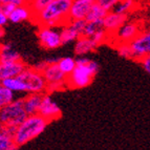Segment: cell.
<instances>
[{
	"mask_svg": "<svg viewBox=\"0 0 150 150\" xmlns=\"http://www.w3.org/2000/svg\"><path fill=\"white\" fill-rule=\"evenodd\" d=\"M19 148L16 144L15 139L4 134H0V149L1 150H14Z\"/></svg>",
	"mask_w": 150,
	"mask_h": 150,
	"instance_id": "4316f807",
	"label": "cell"
},
{
	"mask_svg": "<svg viewBox=\"0 0 150 150\" xmlns=\"http://www.w3.org/2000/svg\"><path fill=\"white\" fill-rule=\"evenodd\" d=\"M26 86V93H45L47 91V82L42 71L35 67H28L18 76Z\"/></svg>",
	"mask_w": 150,
	"mask_h": 150,
	"instance_id": "5b68a950",
	"label": "cell"
},
{
	"mask_svg": "<svg viewBox=\"0 0 150 150\" xmlns=\"http://www.w3.org/2000/svg\"><path fill=\"white\" fill-rule=\"evenodd\" d=\"M28 1H30V0H28Z\"/></svg>",
	"mask_w": 150,
	"mask_h": 150,
	"instance_id": "e575fe53",
	"label": "cell"
},
{
	"mask_svg": "<svg viewBox=\"0 0 150 150\" xmlns=\"http://www.w3.org/2000/svg\"><path fill=\"white\" fill-rule=\"evenodd\" d=\"M48 124L50 122L43 118L40 113L28 115V118L17 127L15 135L16 144L19 147L28 144V142L37 138L38 135H40Z\"/></svg>",
	"mask_w": 150,
	"mask_h": 150,
	"instance_id": "7a4b0ae2",
	"label": "cell"
},
{
	"mask_svg": "<svg viewBox=\"0 0 150 150\" xmlns=\"http://www.w3.org/2000/svg\"><path fill=\"white\" fill-rule=\"evenodd\" d=\"M28 113L24 108V98L17 99L8 105L1 107L0 122L3 125L18 126L28 118Z\"/></svg>",
	"mask_w": 150,
	"mask_h": 150,
	"instance_id": "277c9868",
	"label": "cell"
},
{
	"mask_svg": "<svg viewBox=\"0 0 150 150\" xmlns=\"http://www.w3.org/2000/svg\"><path fill=\"white\" fill-rule=\"evenodd\" d=\"M1 85L10 88L15 93H26V86L24 82L18 77L5 78L1 80Z\"/></svg>",
	"mask_w": 150,
	"mask_h": 150,
	"instance_id": "d6986e66",
	"label": "cell"
},
{
	"mask_svg": "<svg viewBox=\"0 0 150 150\" xmlns=\"http://www.w3.org/2000/svg\"><path fill=\"white\" fill-rule=\"evenodd\" d=\"M59 67L61 68L63 73L66 76H68L69 74H71L74 71V69L77 66V61L71 57H65V58H61L59 62H58Z\"/></svg>",
	"mask_w": 150,
	"mask_h": 150,
	"instance_id": "7402d4cb",
	"label": "cell"
},
{
	"mask_svg": "<svg viewBox=\"0 0 150 150\" xmlns=\"http://www.w3.org/2000/svg\"><path fill=\"white\" fill-rule=\"evenodd\" d=\"M121 0H97V2L99 4H101L103 8L107 10L108 12L112 11L115 8V5L120 2Z\"/></svg>",
	"mask_w": 150,
	"mask_h": 150,
	"instance_id": "f1b7e54d",
	"label": "cell"
},
{
	"mask_svg": "<svg viewBox=\"0 0 150 150\" xmlns=\"http://www.w3.org/2000/svg\"><path fill=\"white\" fill-rule=\"evenodd\" d=\"M44 93H30L24 98V108L28 115L39 113Z\"/></svg>",
	"mask_w": 150,
	"mask_h": 150,
	"instance_id": "2e32d148",
	"label": "cell"
},
{
	"mask_svg": "<svg viewBox=\"0 0 150 150\" xmlns=\"http://www.w3.org/2000/svg\"><path fill=\"white\" fill-rule=\"evenodd\" d=\"M139 62L142 64L143 68H144V69L150 75V54H147V55L143 56L140 60H139Z\"/></svg>",
	"mask_w": 150,
	"mask_h": 150,
	"instance_id": "4dcf8cb0",
	"label": "cell"
},
{
	"mask_svg": "<svg viewBox=\"0 0 150 150\" xmlns=\"http://www.w3.org/2000/svg\"><path fill=\"white\" fill-rule=\"evenodd\" d=\"M26 68L23 61H14V62H2L0 64V79L18 77Z\"/></svg>",
	"mask_w": 150,
	"mask_h": 150,
	"instance_id": "4fadbf2b",
	"label": "cell"
},
{
	"mask_svg": "<svg viewBox=\"0 0 150 150\" xmlns=\"http://www.w3.org/2000/svg\"><path fill=\"white\" fill-rule=\"evenodd\" d=\"M132 46L134 58L133 60L139 61L143 56L150 54V28L142 32L130 42Z\"/></svg>",
	"mask_w": 150,
	"mask_h": 150,
	"instance_id": "9c48e42d",
	"label": "cell"
},
{
	"mask_svg": "<svg viewBox=\"0 0 150 150\" xmlns=\"http://www.w3.org/2000/svg\"><path fill=\"white\" fill-rule=\"evenodd\" d=\"M17 6L16 4H14V3H11V2H8V3H1V8H0V12L4 13V14H6L8 16L11 15V13L13 12V11L15 10V8Z\"/></svg>",
	"mask_w": 150,
	"mask_h": 150,
	"instance_id": "f546056e",
	"label": "cell"
},
{
	"mask_svg": "<svg viewBox=\"0 0 150 150\" xmlns=\"http://www.w3.org/2000/svg\"><path fill=\"white\" fill-rule=\"evenodd\" d=\"M142 32L138 22H125L110 37L113 38L115 44L122 42H131Z\"/></svg>",
	"mask_w": 150,
	"mask_h": 150,
	"instance_id": "ba28073f",
	"label": "cell"
},
{
	"mask_svg": "<svg viewBox=\"0 0 150 150\" xmlns=\"http://www.w3.org/2000/svg\"><path fill=\"white\" fill-rule=\"evenodd\" d=\"M53 0H30L28 4H30V8L33 12V17L36 15H38L41 11L44 10Z\"/></svg>",
	"mask_w": 150,
	"mask_h": 150,
	"instance_id": "484cf974",
	"label": "cell"
},
{
	"mask_svg": "<svg viewBox=\"0 0 150 150\" xmlns=\"http://www.w3.org/2000/svg\"><path fill=\"white\" fill-rule=\"evenodd\" d=\"M39 43L45 50H55L62 45L60 30L48 25H39L37 32Z\"/></svg>",
	"mask_w": 150,
	"mask_h": 150,
	"instance_id": "52a82bcc",
	"label": "cell"
},
{
	"mask_svg": "<svg viewBox=\"0 0 150 150\" xmlns=\"http://www.w3.org/2000/svg\"><path fill=\"white\" fill-rule=\"evenodd\" d=\"M39 113L42 115L43 118H45L48 122L58 120L61 117V109L58 106V104L52 99L47 93H45L43 95V100L41 103L40 109H39Z\"/></svg>",
	"mask_w": 150,
	"mask_h": 150,
	"instance_id": "30bf717a",
	"label": "cell"
},
{
	"mask_svg": "<svg viewBox=\"0 0 150 150\" xmlns=\"http://www.w3.org/2000/svg\"><path fill=\"white\" fill-rule=\"evenodd\" d=\"M1 3H14L16 5H21V4H24V3H28V0H0Z\"/></svg>",
	"mask_w": 150,
	"mask_h": 150,
	"instance_id": "d6a6232c",
	"label": "cell"
},
{
	"mask_svg": "<svg viewBox=\"0 0 150 150\" xmlns=\"http://www.w3.org/2000/svg\"><path fill=\"white\" fill-rule=\"evenodd\" d=\"M8 21H10L8 16L6 15V14H4V13L0 12V25H1V28L4 26V25L8 23Z\"/></svg>",
	"mask_w": 150,
	"mask_h": 150,
	"instance_id": "1f68e13d",
	"label": "cell"
},
{
	"mask_svg": "<svg viewBox=\"0 0 150 150\" xmlns=\"http://www.w3.org/2000/svg\"><path fill=\"white\" fill-rule=\"evenodd\" d=\"M96 1H97V0H96Z\"/></svg>",
	"mask_w": 150,
	"mask_h": 150,
	"instance_id": "d590c367",
	"label": "cell"
},
{
	"mask_svg": "<svg viewBox=\"0 0 150 150\" xmlns=\"http://www.w3.org/2000/svg\"><path fill=\"white\" fill-rule=\"evenodd\" d=\"M115 47L120 56L127 59H133L134 58V53H133L132 46L130 44V42H122L115 44Z\"/></svg>",
	"mask_w": 150,
	"mask_h": 150,
	"instance_id": "cb8c5ba5",
	"label": "cell"
},
{
	"mask_svg": "<svg viewBox=\"0 0 150 150\" xmlns=\"http://www.w3.org/2000/svg\"><path fill=\"white\" fill-rule=\"evenodd\" d=\"M125 22H127V14H121L115 11H110L104 18V28L109 34L110 37Z\"/></svg>",
	"mask_w": 150,
	"mask_h": 150,
	"instance_id": "7c38bea8",
	"label": "cell"
},
{
	"mask_svg": "<svg viewBox=\"0 0 150 150\" xmlns=\"http://www.w3.org/2000/svg\"><path fill=\"white\" fill-rule=\"evenodd\" d=\"M96 0H73L69 11V21L85 19Z\"/></svg>",
	"mask_w": 150,
	"mask_h": 150,
	"instance_id": "8fae6325",
	"label": "cell"
},
{
	"mask_svg": "<svg viewBox=\"0 0 150 150\" xmlns=\"http://www.w3.org/2000/svg\"><path fill=\"white\" fill-rule=\"evenodd\" d=\"M73 0H53L32 20L38 25L61 28L69 22V11Z\"/></svg>",
	"mask_w": 150,
	"mask_h": 150,
	"instance_id": "6da1fadb",
	"label": "cell"
},
{
	"mask_svg": "<svg viewBox=\"0 0 150 150\" xmlns=\"http://www.w3.org/2000/svg\"><path fill=\"white\" fill-rule=\"evenodd\" d=\"M15 100V91L3 85L0 86V106L1 107L8 105Z\"/></svg>",
	"mask_w": 150,
	"mask_h": 150,
	"instance_id": "603a6c76",
	"label": "cell"
},
{
	"mask_svg": "<svg viewBox=\"0 0 150 150\" xmlns=\"http://www.w3.org/2000/svg\"><path fill=\"white\" fill-rule=\"evenodd\" d=\"M135 0H121L112 11L121 14H128L130 11H132L135 6Z\"/></svg>",
	"mask_w": 150,
	"mask_h": 150,
	"instance_id": "d4e9b609",
	"label": "cell"
},
{
	"mask_svg": "<svg viewBox=\"0 0 150 150\" xmlns=\"http://www.w3.org/2000/svg\"><path fill=\"white\" fill-rule=\"evenodd\" d=\"M47 65H48L47 61H43V62H41V63H38V64L35 66V68H36V69H38V70H40V71H43V70H44V68L46 67Z\"/></svg>",
	"mask_w": 150,
	"mask_h": 150,
	"instance_id": "836d02e7",
	"label": "cell"
},
{
	"mask_svg": "<svg viewBox=\"0 0 150 150\" xmlns=\"http://www.w3.org/2000/svg\"><path fill=\"white\" fill-rule=\"evenodd\" d=\"M42 73L45 77V80L47 82V91H46L47 93L67 88V86H66L67 76L61 70L58 63L48 64Z\"/></svg>",
	"mask_w": 150,
	"mask_h": 150,
	"instance_id": "8992f818",
	"label": "cell"
},
{
	"mask_svg": "<svg viewBox=\"0 0 150 150\" xmlns=\"http://www.w3.org/2000/svg\"><path fill=\"white\" fill-rule=\"evenodd\" d=\"M108 11L105 10L102 5L96 1L95 4L93 5L91 10L89 11L88 15L86 16L85 20L86 21H93V20H100V19H104L105 16L107 15Z\"/></svg>",
	"mask_w": 150,
	"mask_h": 150,
	"instance_id": "ffe728a7",
	"label": "cell"
},
{
	"mask_svg": "<svg viewBox=\"0 0 150 150\" xmlns=\"http://www.w3.org/2000/svg\"><path fill=\"white\" fill-rule=\"evenodd\" d=\"M104 28V19H100V20H93V21H87L83 32V36L86 37H91L95 35L98 30Z\"/></svg>",
	"mask_w": 150,
	"mask_h": 150,
	"instance_id": "44dd1931",
	"label": "cell"
},
{
	"mask_svg": "<svg viewBox=\"0 0 150 150\" xmlns=\"http://www.w3.org/2000/svg\"><path fill=\"white\" fill-rule=\"evenodd\" d=\"M0 59L2 62H14V61L21 60V57L18 52H16L13 48L12 44L10 43H4L1 46V54H0Z\"/></svg>",
	"mask_w": 150,
	"mask_h": 150,
	"instance_id": "ac0fdd59",
	"label": "cell"
},
{
	"mask_svg": "<svg viewBox=\"0 0 150 150\" xmlns=\"http://www.w3.org/2000/svg\"><path fill=\"white\" fill-rule=\"evenodd\" d=\"M60 33L61 38H62V44H67V43L76 41L78 38L83 35L82 32L78 28H76V25L71 21L61 26Z\"/></svg>",
	"mask_w": 150,
	"mask_h": 150,
	"instance_id": "9a60e30c",
	"label": "cell"
},
{
	"mask_svg": "<svg viewBox=\"0 0 150 150\" xmlns=\"http://www.w3.org/2000/svg\"><path fill=\"white\" fill-rule=\"evenodd\" d=\"M97 48V45L93 43V39L86 36H81L76 40L75 54L77 56H83Z\"/></svg>",
	"mask_w": 150,
	"mask_h": 150,
	"instance_id": "e0dca14e",
	"label": "cell"
},
{
	"mask_svg": "<svg viewBox=\"0 0 150 150\" xmlns=\"http://www.w3.org/2000/svg\"><path fill=\"white\" fill-rule=\"evenodd\" d=\"M90 38L93 39V43L97 45V47H98L99 45L103 44V43L105 42V41H107V39L109 38V34L106 32L105 28H102V30H98L95 35H93Z\"/></svg>",
	"mask_w": 150,
	"mask_h": 150,
	"instance_id": "83f0119b",
	"label": "cell"
},
{
	"mask_svg": "<svg viewBox=\"0 0 150 150\" xmlns=\"http://www.w3.org/2000/svg\"><path fill=\"white\" fill-rule=\"evenodd\" d=\"M33 18V12L28 3H24V4L17 5L15 10L11 13V15L8 16L11 22L13 23H19L22 21L28 20Z\"/></svg>",
	"mask_w": 150,
	"mask_h": 150,
	"instance_id": "5bb4252c",
	"label": "cell"
},
{
	"mask_svg": "<svg viewBox=\"0 0 150 150\" xmlns=\"http://www.w3.org/2000/svg\"><path fill=\"white\" fill-rule=\"evenodd\" d=\"M99 71V65L95 61L89 60L86 64H77L71 74L66 78V86L70 89H79L90 85L93 77Z\"/></svg>",
	"mask_w": 150,
	"mask_h": 150,
	"instance_id": "3957f363",
	"label": "cell"
}]
</instances>
